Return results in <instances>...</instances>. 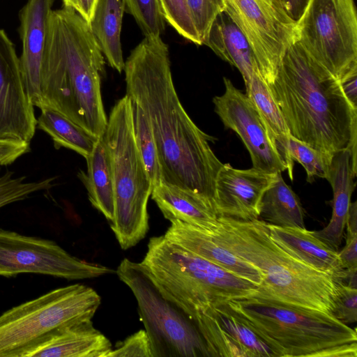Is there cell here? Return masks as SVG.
I'll list each match as a JSON object with an SVG mask.
<instances>
[{"label": "cell", "mask_w": 357, "mask_h": 357, "mask_svg": "<svg viewBox=\"0 0 357 357\" xmlns=\"http://www.w3.org/2000/svg\"><path fill=\"white\" fill-rule=\"evenodd\" d=\"M123 70L126 95L142 107L151 124L161 182L213 205L215 180L223 163L209 144L213 137L193 122L178 98L167 44L160 36L144 37L131 51Z\"/></svg>", "instance_id": "obj_1"}, {"label": "cell", "mask_w": 357, "mask_h": 357, "mask_svg": "<svg viewBox=\"0 0 357 357\" xmlns=\"http://www.w3.org/2000/svg\"><path fill=\"white\" fill-rule=\"evenodd\" d=\"M267 85L292 137L331 155L348 150L357 162V108L340 82L298 40L287 49L273 82Z\"/></svg>", "instance_id": "obj_2"}, {"label": "cell", "mask_w": 357, "mask_h": 357, "mask_svg": "<svg viewBox=\"0 0 357 357\" xmlns=\"http://www.w3.org/2000/svg\"><path fill=\"white\" fill-rule=\"evenodd\" d=\"M105 59L81 15L64 6L52 10L41 70L43 108L59 112L98 138L107 125L101 93Z\"/></svg>", "instance_id": "obj_3"}, {"label": "cell", "mask_w": 357, "mask_h": 357, "mask_svg": "<svg viewBox=\"0 0 357 357\" xmlns=\"http://www.w3.org/2000/svg\"><path fill=\"white\" fill-rule=\"evenodd\" d=\"M213 239L257 268L262 282L255 292L284 303L332 314L335 282L289 253L271 237L266 223L219 218Z\"/></svg>", "instance_id": "obj_4"}, {"label": "cell", "mask_w": 357, "mask_h": 357, "mask_svg": "<svg viewBox=\"0 0 357 357\" xmlns=\"http://www.w3.org/2000/svg\"><path fill=\"white\" fill-rule=\"evenodd\" d=\"M277 357H356L355 329L331 313L288 305L255 292L225 301Z\"/></svg>", "instance_id": "obj_5"}, {"label": "cell", "mask_w": 357, "mask_h": 357, "mask_svg": "<svg viewBox=\"0 0 357 357\" xmlns=\"http://www.w3.org/2000/svg\"><path fill=\"white\" fill-rule=\"evenodd\" d=\"M141 263L162 294L193 321L208 307L251 294L258 288L253 282L172 243L164 235L149 239Z\"/></svg>", "instance_id": "obj_6"}, {"label": "cell", "mask_w": 357, "mask_h": 357, "mask_svg": "<svg viewBox=\"0 0 357 357\" xmlns=\"http://www.w3.org/2000/svg\"><path fill=\"white\" fill-rule=\"evenodd\" d=\"M103 137L114 179L115 208L110 228L121 249L128 250L149 231L148 202L153 187L135 144L128 95L112 107Z\"/></svg>", "instance_id": "obj_7"}, {"label": "cell", "mask_w": 357, "mask_h": 357, "mask_svg": "<svg viewBox=\"0 0 357 357\" xmlns=\"http://www.w3.org/2000/svg\"><path fill=\"white\" fill-rule=\"evenodd\" d=\"M100 303L93 288L75 284L9 309L0 315V357H28L63 327L92 320Z\"/></svg>", "instance_id": "obj_8"}, {"label": "cell", "mask_w": 357, "mask_h": 357, "mask_svg": "<svg viewBox=\"0 0 357 357\" xmlns=\"http://www.w3.org/2000/svg\"><path fill=\"white\" fill-rule=\"evenodd\" d=\"M116 273L136 298L153 357H211L195 322L162 294L141 262L125 258Z\"/></svg>", "instance_id": "obj_9"}, {"label": "cell", "mask_w": 357, "mask_h": 357, "mask_svg": "<svg viewBox=\"0 0 357 357\" xmlns=\"http://www.w3.org/2000/svg\"><path fill=\"white\" fill-rule=\"evenodd\" d=\"M296 26L300 44L339 81L357 72L354 0H309Z\"/></svg>", "instance_id": "obj_10"}, {"label": "cell", "mask_w": 357, "mask_h": 357, "mask_svg": "<svg viewBox=\"0 0 357 357\" xmlns=\"http://www.w3.org/2000/svg\"><path fill=\"white\" fill-rule=\"evenodd\" d=\"M224 10L246 38L259 72L273 82L287 49L298 40L296 22L278 0H223Z\"/></svg>", "instance_id": "obj_11"}, {"label": "cell", "mask_w": 357, "mask_h": 357, "mask_svg": "<svg viewBox=\"0 0 357 357\" xmlns=\"http://www.w3.org/2000/svg\"><path fill=\"white\" fill-rule=\"evenodd\" d=\"M114 273L107 266L70 255L52 240L0 229V276L35 273L75 280Z\"/></svg>", "instance_id": "obj_12"}, {"label": "cell", "mask_w": 357, "mask_h": 357, "mask_svg": "<svg viewBox=\"0 0 357 357\" xmlns=\"http://www.w3.org/2000/svg\"><path fill=\"white\" fill-rule=\"evenodd\" d=\"M225 92L213 98L214 110L226 128L234 131L249 152L252 167L282 172L287 167L277 150L268 126L251 99L223 78Z\"/></svg>", "instance_id": "obj_13"}, {"label": "cell", "mask_w": 357, "mask_h": 357, "mask_svg": "<svg viewBox=\"0 0 357 357\" xmlns=\"http://www.w3.org/2000/svg\"><path fill=\"white\" fill-rule=\"evenodd\" d=\"M14 43L0 29V139L30 144L36 128Z\"/></svg>", "instance_id": "obj_14"}, {"label": "cell", "mask_w": 357, "mask_h": 357, "mask_svg": "<svg viewBox=\"0 0 357 357\" xmlns=\"http://www.w3.org/2000/svg\"><path fill=\"white\" fill-rule=\"evenodd\" d=\"M211 357H277L273 349L222 302L194 320Z\"/></svg>", "instance_id": "obj_15"}, {"label": "cell", "mask_w": 357, "mask_h": 357, "mask_svg": "<svg viewBox=\"0 0 357 357\" xmlns=\"http://www.w3.org/2000/svg\"><path fill=\"white\" fill-rule=\"evenodd\" d=\"M278 173L223 164L216 177L213 199L218 218L258 220L262 197L276 181Z\"/></svg>", "instance_id": "obj_16"}, {"label": "cell", "mask_w": 357, "mask_h": 357, "mask_svg": "<svg viewBox=\"0 0 357 357\" xmlns=\"http://www.w3.org/2000/svg\"><path fill=\"white\" fill-rule=\"evenodd\" d=\"M54 2V0H28L19 14L22 44L19 57L21 75L32 105L40 109L43 107L41 70Z\"/></svg>", "instance_id": "obj_17"}, {"label": "cell", "mask_w": 357, "mask_h": 357, "mask_svg": "<svg viewBox=\"0 0 357 357\" xmlns=\"http://www.w3.org/2000/svg\"><path fill=\"white\" fill-rule=\"evenodd\" d=\"M164 236L226 271L258 285L262 276L253 266L227 250L204 230L179 220L171 221Z\"/></svg>", "instance_id": "obj_18"}, {"label": "cell", "mask_w": 357, "mask_h": 357, "mask_svg": "<svg viewBox=\"0 0 357 357\" xmlns=\"http://www.w3.org/2000/svg\"><path fill=\"white\" fill-rule=\"evenodd\" d=\"M356 165L348 150L339 151L333 155L326 179L333 194L331 218L323 229L312 231L314 236L337 251L342 241L351 198L356 185L354 181Z\"/></svg>", "instance_id": "obj_19"}, {"label": "cell", "mask_w": 357, "mask_h": 357, "mask_svg": "<svg viewBox=\"0 0 357 357\" xmlns=\"http://www.w3.org/2000/svg\"><path fill=\"white\" fill-rule=\"evenodd\" d=\"M272 239L307 265L330 275L334 282L342 280L345 268L338 251L313 235L305 227H279L267 224Z\"/></svg>", "instance_id": "obj_20"}, {"label": "cell", "mask_w": 357, "mask_h": 357, "mask_svg": "<svg viewBox=\"0 0 357 357\" xmlns=\"http://www.w3.org/2000/svg\"><path fill=\"white\" fill-rule=\"evenodd\" d=\"M112 347L109 340L89 320L63 327L28 357H105Z\"/></svg>", "instance_id": "obj_21"}, {"label": "cell", "mask_w": 357, "mask_h": 357, "mask_svg": "<svg viewBox=\"0 0 357 357\" xmlns=\"http://www.w3.org/2000/svg\"><path fill=\"white\" fill-rule=\"evenodd\" d=\"M151 196L169 222L179 220L207 231L218 225L213 205L197 195L160 182L153 186Z\"/></svg>", "instance_id": "obj_22"}, {"label": "cell", "mask_w": 357, "mask_h": 357, "mask_svg": "<svg viewBox=\"0 0 357 357\" xmlns=\"http://www.w3.org/2000/svg\"><path fill=\"white\" fill-rule=\"evenodd\" d=\"M203 45L235 66L241 73L245 87L254 73L259 71L255 54L246 38L225 10L218 13L213 21Z\"/></svg>", "instance_id": "obj_23"}, {"label": "cell", "mask_w": 357, "mask_h": 357, "mask_svg": "<svg viewBox=\"0 0 357 357\" xmlns=\"http://www.w3.org/2000/svg\"><path fill=\"white\" fill-rule=\"evenodd\" d=\"M86 172L78 176L84 184L91 205L111 222L114 217V191L112 160L103 135L86 157Z\"/></svg>", "instance_id": "obj_24"}, {"label": "cell", "mask_w": 357, "mask_h": 357, "mask_svg": "<svg viewBox=\"0 0 357 357\" xmlns=\"http://www.w3.org/2000/svg\"><path fill=\"white\" fill-rule=\"evenodd\" d=\"M123 0H98L89 23L91 32L108 64L118 73L124 69L121 43Z\"/></svg>", "instance_id": "obj_25"}, {"label": "cell", "mask_w": 357, "mask_h": 357, "mask_svg": "<svg viewBox=\"0 0 357 357\" xmlns=\"http://www.w3.org/2000/svg\"><path fill=\"white\" fill-rule=\"evenodd\" d=\"M245 89V94L255 103L268 126L279 155L287 167L289 177L293 181L294 162L291 160L288 149L291 136L289 130L267 84L258 70L254 73Z\"/></svg>", "instance_id": "obj_26"}, {"label": "cell", "mask_w": 357, "mask_h": 357, "mask_svg": "<svg viewBox=\"0 0 357 357\" xmlns=\"http://www.w3.org/2000/svg\"><path fill=\"white\" fill-rule=\"evenodd\" d=\"M304 215L299 198L278 172L262 197L259 219L275 226L304 228Z\"/></svg>", "instance_id": "obj_27"}, {"label": "cell", "mask_w": 357, "mask_h": 357, "mask_svg": "<svg viewBox=\"0 0 357 357\" xmlns=\"http://www.w3.org/2000/svg\"><path fill=\"white\" fill-rule=\"evenodd\" d=\"M36 119V127L52 138L55 149L73 150L84 158L93 151L98 139L59 112L45 107Z\"/></svg>", "instance_id": "obj_28"}, {"label": "cell", "mask_w": 357, "mask_h": 357, "mask_svg": "<svg viewBox=\"0 0 357 357\" xmlns=\"http://www.w3.org/2000/svg\"><path fill=\"white\" fill-rule=\"evenodd\" d=\"M131 109L135 144L154 186L161 182V174L156 144L151 124L142 107L132 99Z\"/></svg>", "instance_id": "obj_29"}, {"label": "cell", "mask_w": 357, "mask_h": 357, "mask_svg": "<svg viewBox=\"0 0 357 357\" xmlns=\"http://www.w3.org/2000/svg\"><path fill=\"white\" fill-rule=\"evenodd\" d=\"M288 149L291 160L296 161L304 167L308 183H312L316 178L327 179L333 155L312 148L291 135Z\"/></svg>", "instance_id": "obj_30"}, {"label": "cell", "mask_w": 357, "mask_h": 357, "mask_svg": "<svg viewBox=\"0 0 357 357\" xmlns=\"http://www.w3.org/2000/svg\"><path fill=\"white\" fill-rule=\"evenodd\" d=\"M125 9L140 28L144 37H158L164 32L166 21L158 0H123Z\"/></svg>", "instance_id": "obj_31"}, {"label": "cell", "mask_w": 357, "mask_h": 357, "mask_svg": "<svg viewBox=\"0 0 357 357\" xmlns=\"http://www.w3.org/2000/svg\"><path fill=\"white\" fill-rule=\"evenodd\" d=\"M54 179L52 177L39 181H26L25 176L14 177L13 172L7 171L0 176V208L50 188Z\"/></svg>", "instance_id": "obj_32"}, {"label": "cell", "mask_w": 357, "mask_h": 357, "mask_svg": "<svg viewBox=\"0 0 357 357\" xmlns=\"http://www.w3.org/2000/svg\"><path fill=\"white\" fill-rule=\"evenodd\" d=\"M158 1L166 22L186 40L202 45L187 0Z\"/></svg>", "instance_id": "obj_33"}, {"label": "cell", "mask_w": 357, "mask_h": 357, "mask_svg": "<svg viewBox=\"0 0 357 357\" xmlns=\"http://www.w3.org/2000/svg\"><path fill=\"white\" fill-rule=\"evenodd\" d=\"M202 44L206 38L213 21L224 10L223 0H187Z\"/></svg>", "instance_id": "obj_34"}, {"label": "cell", "mask_w": 357, "mask_h": 357, "mask_svg": "<svg viewBox=\"0 0 357 357\" xmlns=\"http://www.w3.org/2000/svg\"><path fill=\"white\" fill-rule=\"evenodd\" d=\"M335 294L332 314L347 325L357 321V288L335 282Z\"/></svg>", "instance_id": "obj_35"}, {"label": "cell", "mask_w": 357, "mask_h": 357, "mask_svg": "<svg viewBox=\"0 0 357 357\" xmlns=\"http://www.w3.org/2000/svg\"><path fill=\"white\" fill-rule=\"evenodd\" d=\"M105 357H153L151 342L146 331L139 330L118 342Z\"/></svg>", "instance_id": "obj_36"}, {"label": "cell", "mask_w": 357, "mask_h": 357, "mask_svg": "<svg viewBox=\"0 0 357 357\" xmlns=\"http://www.w3.org/2000/svg\"><path fill=\"white\" fill-rule=\"evenodd\" d=\"M346 243L338 251V256L344 268H357V225L346 224Z\"/></svg>", "instance_id": "obj_37"}, {"label": "cell", "mask_w": 357, "mask_h": 357, "mask_svg": "<svg viewBox=\"0 0 357 357\" xmlns=\"http://www.w3.org/2000/svg\"><path fill=\"white\" fill-rule=\"evenodd\" d=\"M29 151V144L0 139V165H8Z\"/></svg>", "instance_id": "obj_38"}, {"label": "cell", "mask_w": 357, "mask_h": 357, "mask_svg": "<svg viewBox=\"0 0 357 357\" xmlns=\"http://www.w3.org/2000/svg\"><path fill=\"white\" fill-rule=\"evenodd\" d=\"M98 0H62L63 6L70 8L81 15L89 24Z\"/></svg>", "instance_id": "obj_39"}, {"label": "cell", "mask_w": 357, "mask_h": 357, "mask_svg": "<svg viewBox=\"0 0 357 357\" xmlns=\"http://www.w3.org/2000/svg\"><path fill=\"white\" fill-rule=\"evenodd\" d=\"M287 14L295 22L303 15L309 0H278Z\"/></svg>", "instance_id": "obj_40"}, {"label": "cell", "mask_w": 357, "mask_h": 357, "mask_svg": "<svg viewBox=\"0 0 357 357\" xmlns=\"http://www.w3.org/2000/svg\"><path fill=\"white\" fill-rule=\"evenodd\" d=\"M356 77L357 72L347 75L340 82L345 96L350 103L357 108Z\"/></svg>", "instance_id": "obj_41"}]
</instances>
